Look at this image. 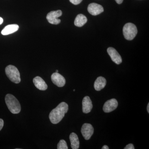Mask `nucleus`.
Instances as JSON below:
<instances>
[{"instance_id":"nucleus-10","label":"nucleus","mask_w":149,"mask_h":149,"mask_svg":"<svg viewBox=\"0 0 149 149\" xmlns=\"http://www.w3.org/2000/svg\"><path fill=\"white\" fill-rule=\"evenodd\" d=\"M88 12L93 15H97L104 11V8L100 5L96 3L90 4L88 7Z\"/></svg>"},{"instance_id":"nucleus-25","label":"nucleus","mask_w":149,"mask_h":149,"mask_svg":"<svg viewBox=\"0 0 149 149\" xmlns=\"http://www.w3.org/2000/svg\"><path fill=\"white\" fill-rule=\"evenodd\" d=\"M58 72V70H56V72Z\"/></svg>"},{"instance_id":"nucleus-24","label":"nucleus","mask_w":149,"mask_h":149,"mask_svg":"<svg viewBox=\"0 0 149 149\" xmlns=\"http://www.w3.org/2000/svg\"><path fill=\"white\" fill-rule=\"evenodd\" d=\"M147 111L149 113V103L148 104V106H147Z\"/></svg>"},{"instance_id":"nucleus-5","label":"nucleus","mask_w":149,"mask_h":149,"mask_svg":"<svg viewBox=\"0 0 149 149\" xmlns=\"http://www.w3.org/2000/svg\"><path fill=\"white\" fill-rule=\"evenodd\" d=\"M62 12L61 10L52 11L48 14L47 19L49 23L53 24H58L60 23L61 20L58 17L61 16Z\"/></svg>"},{"instance_id":"nucleus-12","label":"nucleus","mask_w":149,"mask_h":149,"mask_svg":"<svg viewBox=\"0 0 149 149\" xmlns=\"http://www.w3.org/2000/svg\"><path fill=\"white\" fill-rule=\"evenodd\" d=\"M33 82L35 87L40 91H45L47 89V85L42 78L40 76L35 77L33 79Z\"/></svg>"},{"instance_id":"nucleus-22","label":"nucleus","mask_w":149,"mask_h":149,"mask_svg":"<svg viewBox=\"0 0 149 149\" xmlns=\"http://www.w3.org/2000/svg\"><path fill=\"white\" fill-rule=\"evenodd\" d=\"M102 149H109V148L108 146H106V145H104L103 146L102 148Z\"/></svg>"},{"instance_id":"nucleus-9","label":"nucleus","mask_w":149,"mask_h":149,"mask_svg":"<svg viewBox=\"0 0 149 149\" xmlns=\"http://www.w3.org/2000/svg\"><path fill=\"white\" fill-rule=\"evenodd\" d=\"M108 53L110 56L112 61L116 64L119 65L122 63V60L121 56L117 51L113 47L108 48L107 50Z\"/></svg>"},{"instance_id":"nucleus-18","label":"nucleus","mask_w":149,"mask_h":149,"mask_svg":"<svg viewBox=\"0 0 149 149\" xmlns=\"http://www.w3.org/2000/svg\"><path fill=\"white\" fill-rule=\"evenodd\" d=\"M69 1L73 4L77 5L79 4L80 3H81L83 0H69Z\"/></svg>"},{"instance_id":"nucleus-2","label":"nucleus","mask_w":149,"mask_h":149,"mask_svg":"<svg viewBox=\"0 0 149 149\" xmlns=\"http://www.w3.org/2000/svg\"><path fill=\"white\" fill-rule=\"evenodd\" d=\"M5 102L10 111L13 114H17L21 111V108L18 100L13 95L7 94L5 97Z\"/></svg>"},{"instance_id":"nucleus-3","label":"nucleus","mask_w":149,"mask_h":149,"mask_svg":"<svg viewBox=\"0 0 149 149\" xmlns=\"http://www.w3.org/2000/svg\"><path fill=\"white\" fill-rule=\"evenodd\" d=\"M5 72L7 76L11 81L16 84L20 83V73L16 67L11 65H8L6 67Z\"/></svg>"},{"instance_id":"nucleus-23","label":"nucleus","mask_w":149,"mask_h":149,"mask_svg":"<svg viewBox=\"0 0 149 149\" xmlns=\"http://www.w3.org/2000/svg\"><path fill=\"white\" fill-rule=\"evenodd\" d=\"M3 22V19L2 17H0V24H2Z\"/></svg>"},{"instance_id":"nucleus-7","label":"nucleus","mask_w":149,"mask_h":149,"mask_svg":"<svg viewBox=\"0 0 149 149\" xmlns=\"http://www.w3.org/2000/svg\"><path fill=\"white\" fill-rule=\"evenodd\" d=\"M118 106V102L116 99H111V100L107 101L105 103L104 105L103 109L104 112H111L116 109Z\"/></svg>"},{"instance_id":"nucleus-17","label":"nucleus","mask_w":149,"mask_h":149,"mask_svg":"<svg viewBox=\"0 0 149 149\" xmlns=\"http://www.w3.org/2000/svg\"><path fill=\"white\" fill-rule=\"evenodd\" d=\"M68 148L66 142L64 140H61L58 144V149H68Z\"/></svg>"},{"instance_id":"nucleus-26","label":"nucleus","mask_w":149,"mask_h":149,"mask_svg":"<svg viewBox=\"0 0 149 149\" xmlns=\"http://www.w3.org/2000/svg\"><path fill=\"white\" fill-rule=\"evenodd\" d=\"M75 90H73V91H75Z\"/></svg>"},{"instance_id":"nucleus-21","label":"nucleus","mask_w":149,"mask_h":149,"mask_svg":"<svg viewBox=\"0 0 149 149\" xmlns=\"http://www.w3.org/2000/svg\"><path fill=\"white\" fill-rule=\"evenodd\" d=\"M123 0H115L116 2L118 4H120L122 3L123 1Z\"/></svg>"},{"instance_id":"nucleus-11","label":"nucleus","mask_w":149,"mask_h":149,"mask_svg":"<svg viewBox=\"0 0 149 149\" xmlns=\"http://www.w3.org/2000/svg\"><path fill=\"white\" fill-rule=\"evenodd\" d=\"M82 110L84 113H89L92 110L93 107V104L91 98L88 96L84 97L82 101Z\"/></svg>"},{"instance_id":"nucleus-19","label":"nucleus","mask_w":149,"mask_h":149,"mask_svg":"<svg viewBox=\"0 0 149 149\" xmlns=\"http://www.w3.org/2000/svg\"><path fill=\"white\" fill-rule=\"evenodd\" d=\"M134 146L133 144H129L128 145H127L125 148H124V149H134Z\"/></svg>"},{"instance_id":"nucleus-13","label":"nucleus","mask_w":149,"mask_h":149,"mask_svg":"<svg viewBox=\"0 0 149 149\" xmlns=\"http://www.w3.org/2000/svg\"><path fill=\"white\" fill-rule=\"evenodd\" d=\"M107 80L104 77H99L96 79L94 83V88L96 91H100L105 87Z\"/></svg>"},{"instance_id":"nucleus-14","label":"nucleus","mask_w":149,"mask_h":149,"mask_svg":"<svg viewBox=\"0 0 149 149\" xmlns=\"http://www.w3.org/2000/svg\"><path fill=\"white\" fill-rule=\"evenodd\" d=\"M19 29V26L17 24H9L6 26L1 31L2 35H7L12 34L16 32Z\"/></svg>"},{"instance_id":"nucleus-8","label":"nucleus","mask_w":149,"mask_h":149,"mask_svg":"<svg viewBox=\"0 0 149 149\" xmlns=\"http://www.w3.org/2000/svg\"><path fill=\"white\" fill-rule=\"evenodd\" d=\"M52 82L58 87H63L65 84L64 77L58 72H54L51 76Z\"/></svg>"},{"instance_id":"nucleus-16","label":"nucleus","mask_w":149,"mask_h":149,"mask_svg":"<svg viewBox=\"0 0 149 149\" xmlns=\"http://www.w3.org/2000/svg\"><path fill=\"white\" fill-rule=\"evenodd\" d=\"M87 21L88 19L84 15L80 14L77 15L74 19V24L77 27H82L84 24H86Z\"/></svg>"},{"instance_id":"nucleus-4","label":"nucleus","mask_w":149,"mask_h":149,"mask_svg":"<svg viewBox=\"0 0 149 149\" xmlns=\"http://www.w3.org/2000/svg\"><path fill=\"white\" fill-rule=\"evenodd\" d=\"M123 34L126 40H133L137 35L138 30L135 24L132 23H126L123 27Z\"/></svg>"},{"instance_id":"nucleus-15","label":"nucleus","mask_w":149,"mask_h":149,"mask_svg":"<svg viewBox=\"0 0 149 149\" xmlns=\"http://www.w3.org/2000/svg\"><path fill=\"white\" fill-rule=\"evenodd\" d=\"M69 139L71 143V147L72 149H78L80 146V142L77 134L72 133L70 134Z\"/></svg>"},{"instance_id":"nucleus-20","label":"nucleus","mask_w":149,"mask_h":149,"mask_svg":"<svg viewBox=\"0 0 149 149\" xmlns=\"http://www.w3.org/2000/svg\"><path fill=\"white\" fill-rule=\"evenodd\" d=\"M4 125V121L2 119L0 118V131L2 130Z\"/></svg>"},{"instance_id":"nucleus-6","label":"nucleus","mask_w":149,"mask_h":149,"mask_svg":"<svg viewBox=\"0 0 149 149\" xmlns=\"http://www.w3.org/2000/svg\"><path fill=\"white\" fill-rule=\"evenodd\" d=\"M94 129L93 126L89 123H84L81 128V132L85 140H88L91 139L94 133Z\"/></svg>"},{"instance_id":"nucleus-1","label":"nucleus","mask_w":149,"mask_h":149,"mask_svg":"<svg viewBox=\"0 0 149 149\" xmlns=\"http://www.w3.org/2000/svg\"><path fill=\"white\" fill-rule=\"evenodd\" d=\"M68 110V104L65 102H62L50 113L49 118L53 124H57L64 117Z\"/></svg>"}]
</instances>
